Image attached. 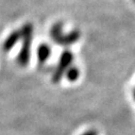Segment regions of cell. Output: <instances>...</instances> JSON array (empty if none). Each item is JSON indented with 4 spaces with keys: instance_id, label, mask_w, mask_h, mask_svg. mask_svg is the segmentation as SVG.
<instances>
[{
    "instance_id": "8",
    "label": "cell",
    "mask_w": 135,
    "mask_h": 135,
    "mask_svg": "<svg viewBox=\"0 0 135 135\" xmlns=\"http://www.w3.org/2000/svg\"><path fill=\"white\" fill-rule=\"evenodd\" d=\"M134 2H135V0H134Z\"/></svg>"
},
{
    "instance_id": "1",
    "label": "cell",
    "mask_w": 135,
    "mask_h": 135,
    "mask_svg": "<svg viewBox=\"0 0 135 135\" xmlns=\"http://www.w3.org/2000/svg\"><path fill=\"white\" fill-rule=\"evenodd\" d=\"M20 35L22 40V46L17 56V63L25 67L30 62L31 55V45H32V36H33V26L30 22L25 23L20 29Z\"/></svg>"
},
{
    "instance_id": "6",
    "label": "cell",
    "mask_w": 135,
    "mask_h": 135,
    "mask_svg": "<svg viewBox=\"0 0 135 135\" xmlns=\"http://www.w3.org/2000/svg\"><path fill=\"white\" fill-rule=\"evenodd\" d=\"M65 75H66L67 80L74 82V81L78 80V78H79V76H80V73H79V69L77 68L76 66H73V65H71L69 68L66 70Z\"/></svg>"
},
{
    "instance_id": "7",
    "label": "cell",
    "mask_w": 135,
    "mask_h": 135,
    "mask_svg": "<svg viewBox=\"0 0 135 135\" xmlns=\"http://www.w3.org/2000/svg\"><path fill=\"white\" fill-rule=\"evenodd\" d=\"M82 135H98V133H97V131H95V130H88V131H86L85 133H83Z\"/></svg>"
},
{
    "instance_id": "2",
    "label": "cell",
    "mask_w": 135,
    "mask_h": 135,
    "mask_svg": "<svg viewBox=\"0 0 135 135\" xmlns=\"http://www.w3.org/2000/svg\"><path fill=\"white\" fill-rule=\"evenodd\" d=\"M73 61H74V54L71 51H69V50L63 51L56 68L54 69V71L52 74V82L53 83H59L62 80L66 70L71 66Z\"/></svg>"
},
{
    "instance_id": "4",
    "label": "cell",
    "mask_w": 135,
    "mask_h": 135,
    "mask_svg": "<svg viewBox=\"0 0 135 135\" xmlns=\"http://www.w3.org/2000/svg\"><path fill=\"white\" fill-rule=\"evenodd\" d=\"M19 40H21V35H20V31L19 30H16V31H13L11 34L6 38L3 45H2V48L6 52L10 51L18 42Z\"/></svg>"
},
{
    "instance_id": "3",
    "label": "cell",
    "mask_w": 135,
    "mask_h": 135,
    "mask_svg": "<svg viewBox=\"0 0 135 135\" xmlns=\"http://www.w3.org/2000/svg\"><path fill=\"white\" fill-rule=\"evenodd\" d=\"M81 34L80 32L75 30V31H71L69 33H67V34H62L54 41L57 45H61V46H64V47H68L73 44H75L79 38H80Z\"/></svg>"
},
{
    "instance_id": "5",
    "label": "cell",
    "mask_w": 135,
    "mask_h": 135,
    "mask_svg": "<svg viewBox=\"0 0 135 135\" xmlns=\"http://www.w3.org/2000/svg\"><path fill=\"white\" fill-rule=\"evenodd\" d=\"M50 53H51V48L49 45H47V44L40 45V47L37 49V60H38L40 66H43L47 62V60L50 56Z\"/></svg>"
}]
</instances>
